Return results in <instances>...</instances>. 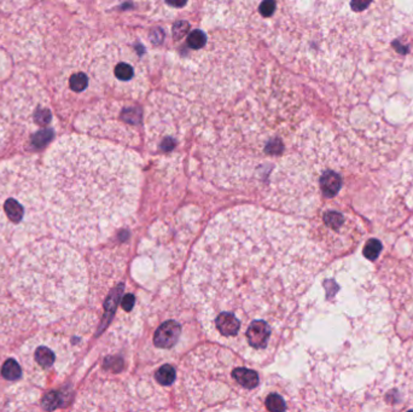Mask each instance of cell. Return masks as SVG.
Segmentation results:
<instances>
[{
	"label": "cell",
	"mask_w": 413,
	"mask_h": 412,
	"mask_svg": "<svg viewBox=\"0 0 413 412\" xmlns=\"http://www.w3.org/2000/svg\"><path fill=\"white\" fill-rule=\"evenodd\" d=\"M323 260L321 247L302 221L235 207L206 226L184 287L209 338L261 359L290 327Z\"/></svg>",
	"instance_id": "obj_1"
},
{
	"label": "cell",
	"mask_w": 413,
	"mask_h": 412,
	"mask_svg": "<svg viewBox=\"0 0 413 412\" xmlns=\"http://www.w3.org/2000/svg\"><path fill=\"white\" fill-rule=\"evenodd\" d=\"M49 223L72 245H98L133 216L140 195L138 157L92 138L61 139L43 171Z\"/></svg>",
	"instance_id": "obj_2"
},
{
	"label": "cell",
	"mask_w": 413,
	"mask_h": 412,
	"mask_svg": "<svg viewBox=\"0 0 413 412\" xmlns=\"http://www.w3.org/2000/svg\"><path fill=\"white\" fill-rule=\"evenodd\" d=\"M87 290L79 253L63 242L43 240L21 251L12 269V291L40 323L72 313Z\"/></svg>",
	"instance_id": "obj_3"
},
{
	"label": "cell",
	"mask_w": 413,
	"mask_h": 412,
	"mask_svg": "<svg viewBox=\"0 0 413 412\" xmlns=\"http://www.w3.org/2000/svg\"><path fill=\"white\" fill-rule=\"evenodd\" d=\"M259 386V373L238 363L229 349L202 346L182 364L178 399L184 410H238Z\"/></svg>",
	"instance_id": "obj_4"
},
{
	"label": "cell",
	"mask_w": 413,
	"mask_h": 412,
	"mask_svg": "<svg viewBox=\"0 0 413 412\" xmlns=\"http://www.w3.org/2000/svg\"><path fill=\"white\" fill-rule=\"evenodd\" d=\"M43 172L34 161L15 160L0 166V240L21 247L47 227Z\"/></svg>",
	"instance_id": "obj_5"
},
{
	"label": "cell",
	"mask_w": 413,
	"mask_h": 412,
	"mask_svg": "<svg viewBox=\"0 0 413 412\" xmlns=\"http://www.w3.org/2000/svg\"><path fill=\"white\" fill-rule=\"evenodd\" d=\"M62 352L61 346L51 336L38 338L32 344L27 346V353L25 357V368L30 369V373L38 376V373H52L57 371V364L59 362V353Z\"/></svg>",
	"instance_id": "obj_6"
},
{
	"label": "cell",
	"mask_w": 413,
	"mask_h": 412,
	"mask_svg": "<svg viewBox=\"0 0 413 412\" xmlns=\"http://www.w3.org/2000/svg\"><path fill=\"white\" fill-rule=\"evenodd\" d=\"M179 335H180V325L173 320H169L163 323L158 329L153 338V342L160 349H169L177 344Z\"/></svg>",
	"instance_id": "obj_7"
},
{
	"label": "cell",
	"mask_w": 413,
	"mask_h": 412,
	"mask_svg": "<svg viewBox=\"0 0 413 412\" xmlns=\"http://www.w3.org/2000/svg\"><path fill=\"white\" fill-rule=\"evenodd\" d=\"M342 187V179L339 174L331 169H325L319 179V190L325 197H334L339 194Z\"/></svg>",
	"instance_id": "obj_8"
},
{
	"label": "cell",
	"mask_w": 413,
	"mask_h": 412,
	"mask_svg": "<svg viewBox=\"0 0 413 412\" xmlns=\"http://www.w3.org/2000/svg\"><path fill=\"white\" fill-rule=\"evenodd\" d=\"M20 364L16 362L15 359H9L1 368V375L9 380V381H16L21 376Z\"/></svg>",
	"instance_id": "obj_9"
},
{
	"label": "cell",
	"mask_w": 413,
	"mask_h": 412,
	"mask_svg": "<svg viewBox=\"0 0 413 412\" xmlns=\"http://www.w3.org/2000/svg\"><path fill=\"white\" fill-rule=\"evenodd\" d=\"M176 378H177V373L171 365H163L162 368L158 369L156 373V380L162 386L172 384L176 381Z\"/></svg>",
	"instance_id": "obj_10"
},
{
	"label": "cell",
	"mask_w": 413,
	"mask_h": 412,
	"mask_svg": "<svg viewBox=\"0 0 413 412\" xmlns=\"http://www.w3.org/2000/svg\"><path fill=\"white\" fill-rule=\"evenodd\" d=\"M266 409L270 410V411H284L286 409V402L284 400V398L277 394V393H272L270 395H267L266 398Z\"/></svg>",
	"instance_id": "obj_11"
},
{
	"label": "cell",
	"mask_w": 413,
	"mask_h": 412,
	"mask_svg": "<svg viewBox=\"0 0 413 412\" xmlns=\"http://www.w3.org/2000/svg\"><path fill=\"white\" fill-rule=\"evenodd\" d=\"M87 85H89V79L84 73L74 74L69 80V87L75 92H83L87 89Z\"/></svg>",
	"instance_id": "obj_12"
},
{
	"label": "cell",
	"mask_w": 413,
	"mask_h": 412,
	"mask_svg": "<svg viewBox=\"0 0 413 412\" xmlns=\"http://www.w3.org/2000/svg\"><path fill=\"white\" fill-rule=\"evenodd\" d=\"M381 251H382V245L379 243V240L372 238L368 240V243L365 245L364 254L369 260H374L379 258Z\"/></svg>",
	"instance_id": "obj_13"
},
{
	"label": "cell",
	"mask_w": 413,
	"mask_h": 412,
	"mask_svg": "<svg viewBox=\"0 0 413 412\" xmlns=\"http://www.w3.org/2000/svg\"><path fill=\"white\" fill-rule=\"evenodd\" d=\"M260 11L261 14L264 16L272 15L275 11V0H265V1L262 3V6H261Z\"/></svg>",
	"instance_id": "obj_14"
},
{
	"label": "cell",
	"mask_w": 413,
	"mask_h": 412,
	"mask_svg": "<svg viewBox=\"0 0 413 412\" xmlns=\"http://www.w3.org/2000/svg\"><path fill=\"white\" fill-rule=\"evenodd\" d=\"M134 305V298L133 296H129L127 295L123 301V306L126 309H132V306Z\"/></svg>",
	"instance_id": "obj_15"
}]
</instances>
